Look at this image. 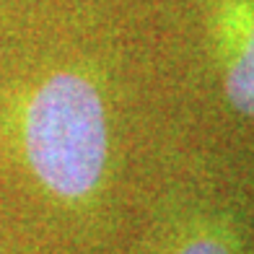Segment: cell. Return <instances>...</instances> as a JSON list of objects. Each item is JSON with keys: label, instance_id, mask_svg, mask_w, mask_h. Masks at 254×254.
I'll return each mask as SVG.
<instances>
[{"label": "cell", "instance_id": "3957f363", "mask_svg": "<svg viewBox=\"0 0 254 254\" xmlns=\"http://www.w3.org/2000/svg\"><path fill=\"white\" fill-rule=\"evenodd\" d=\"M177 254H234V252L221 239H194L187 247H182Z\"/></svg>", "mask_w": 254, "mask_h": 254}, {"label": "cell", "instance_id": "6da1fadb", "mask_svg": "<svg viewBox=\"0 0 254 254\" xmlns=\"http://www.w3.org/2000/svg\"><path fill=\"white\" fill-rule=\"evenodd\" d=\"M26 153L57 194L80 197L96 187L107 161V120L88 80L60 73L37 91L26 114Z\"/></svg>", "mask_w": 254, "mask_h": 254}, {"label": "cell", "instance_id": "7a4b0ae2", "mask_svg": "<svg viewBox=\"0 0 254 254\" xmlns=\"http://www.w3.org/2000/svg\"><path fill=\"white\" fill-rule=\"evenodd\" d=\"M226 88H228L231 104L239 112L254 117V29L244 44V52L231 65L228 78H226Z\"/></svg>", "mask_w": 254, "mask_h": 254}]
</instances>
